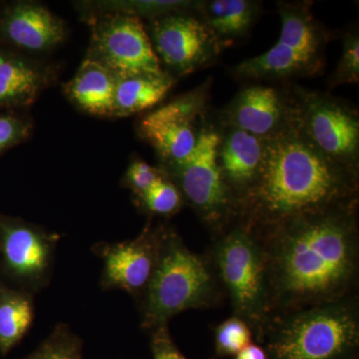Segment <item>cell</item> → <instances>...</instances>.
<instances>
[{
  "mask_svg": "<svg viewBox=\"0 0 359 359\" xmlns=\"http://www.w3.org/2000/svg\"><path fill=\"white\" fill-rule=\"evenodd\" d=\"M264 139L236 128H224L218 149L219 169L237 210L256 182L263 162Z\"/></svg>",
  "mask_w": 359,
  "mask_h": 359,
  "instance_id": "cell-15",
  "label": "cell"
},
{
  "mask_svg": "<svg viewBox=\"0 0 359 359\" xmlns=\"http://www.w3.org/2000/svg\"><path fill=\"white\" fill-rule=\"evenodd\" d=\"M176 83V78L161 75L118 77L112 118H125L152 110L159 105Z\"/></svg>",
  "mask_w": 359,
  "mask_h": 359,
  "instance_id": "cell-19",
  "label": "cell"
},
{
  "mask_svg": "<svg viewBox=\"0 0 359 359\" xmlns=\"http://www.w3.org/2000/svg\"><path fill=\"white\" fill-rule=\"evenodd\" d=\"M117 79L109 68L86 57L63 91L68 100L86 114L112 118Z\"/></svg>",
  "mask_w": 359,
  "mask_h": 359,
  "instance_id": "cell-16",
  "label": "cell"
},
{
  "mask_svg": "<svg viewBox=\"0 0 359 359\" xmlns=\"http://www.w3.org/2000/svg\"><path fill=\"white\" fill-rule=\"evenodd\" d=\"M162 224L148 223L136 238L118 243H98L94 254L102 259L100 287L121 290L138 304L147 290L159 255Z\"/></svg>",
  "mask_w": 359,
  "mask_h": 359,
  "instance_id": "cell-12",
  "label": "cell"
},
{
  "mask_svg": "<svg viewBox=\"0 0 359 359\" xmlns=\"http://www.w3.org/2000/svg\"><path fill=\"white\" fill-rule=\"evenodd\" d=\"M359 82V37L358 33H347L339 65L330 78V86L358 84Z\"/></svg>",
  "mask_w": 359,
  "mask_h": 359,
  "instance_id": "cell-27",
  "label": "cell"
},
{
  "mask_svg": "<svg viewBox=\"0 0 359 359\" xmlns=\"http://www.w3.org/2000/svg\"><path fill=\"white\" fill-rule=\"evenodd\" d=\"M49 66L16 56H0V105L27 107L50 85Z\"/></svg>",
  "mask_w": 359,
  "mask_h": 359,
  "instance_id": "cell-17",
  "label": "cell"
},
{
  "mask_svg": "<svg viewBox=\"0 0 359 359\" xmlns=\"http://www.w3.org/2000/svg\"><path fill=\"white\" fill-rule=\"evenodd\" d=\"M35 318L34 294L0 283V354L18 346Z\"/></svg>",
  "mask_w": 359,
  "mask_h": 359,
  "instance_id": "cell-21",
  "label": "cell"
},
{
  "mask_svg": "<svg viewBox=\"0 0 359 359\" xmlns=\"http://www.w3.org/2000/svg\"><path fill=\"white\" fill-rule=\"evenodd\" d=\"M210 85L182 94L139 120V134L155 149L160 168L176 166L192 154L205 126Z\"/></svg>",
  "mask_w": 359,
  "mask_h": 359,
  "instance_id": "cell-10",
  "label": "cell"
},
{
  "mask_svg": "<svg viewBox=\"0 0 359 359\" xmlns=\"http://www.w3.org/2000/svg\"><path fill=\"white\" fill-rule=\"evenodd\" d=\"M202 1H184V0H141V1H100L83 2L86 9L84 14L87 18L100 15L104 13H124L136 18L154 20L166 14L179 13V11H198Z\"/></svg>",
  "mask_w": 359,
  "mask_h": 359,
  "instance_id": "cell-23",
  "label": "cell"
},
{
  "mask_svg": "<svg viewBox=\"0 0 359 359\" xmlns=\"http://www.w3.org/2000/svg\"><path fill=\"white\" fill-rule=\"evenodd\" d=\"M134 203L144 214L163 218H170L178 214L186 204L181 191L166 175L145 193L134 197Z\"/></svg>",
  "mask_w": 359,
  "mask_h": 359,
  "instance_id": "cell-24",
  "label": "cell"
},
{
  "mask_svg": "<svg viewBox=\"0 0 359 359\" xmlns=\"http://www.w3.org/2000/svg\"><path fill=\"white\" fill-rule=\"evenodd\" d=\"M0 30L11 43L32 53L53 50L66 37L65 21L35 1L16 2L8 7Z\"/></svg>",
  "mask_w": 359,
  "mask_h": 359,
  "instance_id": "cell-14",
  "label": "cell"
},
{
  "mask_svg": "<svg viewBox=\"0 0 359 359\" xmlns=\"http://www.w3.org/2000/svg\"><path fill=\"white\" fill-rule=\"evenodd\" d=\"M60 235L0 214V282L35 294L50 285Z\"/></svg>",
  "mask_w": 359,
  "mask_h": 359,
  "instance_id": "cell-7",
  "label": "cell"
},
{
  "mask_svg": "<svg viewBox=\"0 0 359 359\" xmlns=\"http://www.w3.org/2000/svg\"><path fill=\"white\" fill-rule=\"evenodd\" d=\"M164 176V172L159 167H153L145 161L135 159L125 172L122 184L131 191L133 197H138Z\"/></svg>",
  "mask_w": 359,
  "mask_h": 359,
  "instance_id": "cell-28",
  "label": "cell"
},
{
  "mask_svg": "<svg viewBox=\"0 0 359 359\" xmlns=\"http://www.w3.org/2000/svg\"><path fill=\"white\" fill-rule=\"evenodd\" d=\"M87 18L92 29L86 57L98 61L118 77L166 72L140 18L116 13Z\"/></svg>",
  "mask_w": 359,
  "mask_h": 359,
  "instance_id": "cell-9",
  "label": "cell"
},
{
  "mask_svg": "<svg viewBox=\"0 0 359 359\" xmlns=\"http://www.w3.org/2000/svg\"><path fill=\"white\" fill-rule=\"evenodd\" d=\"M259 6L250 0H211L201 2L198 13L224 49L249 35Z\"/></svg>",
  "mask_w": 359,
  "mask_h": 359,
  "instance_id": "cell-18",
  "label": "cell"
},
{
  "mask_svg": "<svg viewBox=\"0 0 359 359\" xmlns=\"http://www.w3.org/2000/svg\"><path fill=\"white\" fill-rule=\"evenodd\" d=\"M32 131L33 122L27 118L0 116V152L25 141Z\"/></svg>",
  "mask_w": 359,
  "mask_h": 359,
  "instance_id": "cell-29",
  "label": "cell"
},
{
  "mask_svg": "<svg viewBox=\"0 0 359 359\" xmlns=\"http://www.w3.org/2000/svg\"><path fill=\"white\" fill-rule=\"evenodd\" d=\"M0 283H1V282H0Z\"/></svg>",
  "mask_w": 359,
  "mask_h": 359,
  "instance_id": "cell-32",
  "label": "cell"
},
{
  "mask_svg": "<svg viewBox=\"0 0 359 359\" xmlns=\"http://www.w3.org/2000/svg\"><path fill=\"white\" fill-rule=\"evenodd\" d=\"M235 359H268V354L263 346L252 341L240 353L236 354Z\"/></svg>",
  "mask_w": 359,
  "mask_h": 359,
  "instance_id": "cell-31",
  "label": "cell"
},
{
  "mask_svg": "<svg viewBox=\"0 0 359 359\" xmlns=\"http://www.w3.org/2000/svg\"><path fill=\"white\" fill-rule=\"evenodd\" d=\"M259 344L268 359H358L359 297L276 314Z\"/></svg>",
  "mask_w": 359,
  "mask_h": 359,
  "instance_id": "cell-4",
  "label": "cell"
},
{
  "mask_svg": "<svg viewBox=\"0 0 359 359\" xmlns=\"http://www.w3.org/2000/svg\"><path fill=\"white\" fill-rule=\"evenodd\" d=\"M294 116V96L273 87L255 85L238 92L222 112L221 121L224 128L269 138L285 128Z\"/></svg>",
  "mask_w": 359,
  "mask_h": 359,
  "instance_id": "cell-13",
  "label": "cell"
},
{
  "mask_svg": "<svg viewBox=\"0 0 359 359\" xmlns=\"http://www.w3.org/2000/svg\"><path fill=\"white\" fill-rule=\"evenodd\" d=\"M254 341L252 328L244 320L233 316L219 323L214 330L215 355L230 358Z\"/></svg>",
  "mask_w": 359,
  "mask_h": 359,
  "instance_id": "cell-26",
  "label": "cell"
},
{
  "mask_svg": "<svg viewBox=\"0 0 359 359\" xmlns=\"http://www.w3.org/2000/svg\"><path fill=\"white\" fill-rule=\"evenodd\" d=\"M169 323L150 332V348L153 359H189L176 346L170 334Z\"/></svg>",
  "mask_w": 359,
  "mask_h": 359,
  "instance_id": "cell-30",
  "label": "cell"
},
{
  "mask_svg": "<svg viewBox=\"0 0 359 359\" xmlns=\"http://www.w3.org/2000/svg\"><path fill=\"white\" fill-rule=\"evenodd\" d=\"M21 359H85L83 341L65 323H58L32 353Z\"/></svg>",
  "mask_w": 359,
  "mask_h": 359,
  "instance_id": "cell-25",
  "label": "cell"
},
{
  "mask_svg": "<svg viewBox=\"0 0 359 359\" xmlns=\"http://www.w3.org/2000/svg\"><path fill=\"white\" fill-rule=\"evenodd\" d=\"M295 115L299 126L323 155L358 173V111L320 92L297 88Z\"/></svg>",
  "mask_w": 359,
  "mask_h": 359,
  "instance_id": "cell-8",
  "label": "cell"
},
{
  "mask_svg": "<svg viewBox=\"0 0 359 359\" xmlns=\"http://www.w3.org/2000/svg\"><path fill=\"white\" fill-rule=\"evenodd\" d=\"M318 66L276 42L269 50L247 59L233 68L235 76L244 79H285L316 70Z\"/></svg>",
  "mask_w": 359,
  "mask_h": 359,
  "instance_id": "cell-22",
  "label": "cell"
},
{
  "mask_svg": "<svg viewBox=\"0 0 359 359\" xmlns=\"http://www.w3.org/2000/svg\"><path fill=\"white\" fill-rule=\"evenodd\" d=\"M219 142L221 132L205 125L192 154L176 166L159 167L176 184L186 204L193 208L212 237L237 219V205L219 169Z\"/></svg>",
  "mask_w": 359,
  "mask_h": 359,
  "instance_id": "cell-6",
  "label": "cell"
},
{
  "mask_svg": "<svg viewBox=\"0 0 359 359\" xmlns=\"http://www.w3.org/2000/svg\"><path fill=\"white\" fill-rule=\"evenodd\" d=\"M207 256L211 261L233 316L244 320L259 344L271 318L268 259L263 242L235 222L226 231L212 237Z\"/></svg>",
  "mask_w": 359,
  "mask_h": 359,
  "instance_id": "cell-5",
  "label": "cell"
},
{
  "mask_svg": "<svg viewBox=\"0 0 359 359\" xmlns=\"http://www.w3.org/2000/svg\"><path fill=\"white\" fill-rule=\"evenodd\" d=\"M224 297L207 255L189 249L173 226L162 224L155 271L137 304L141 328L151 332L189 309L218 306Z\"/></svg>",
  "mask_w": 359,
  "mask_h": 359,
  "instance_id": "cell-3",
  "label": "cell"
},
{
  "mask_svg": "<svg viewBox=\"0 0 359 359\" xmlns=\"http://www.w3.org/2000/svg\"><path fill=\"white\" fill-rule=\"evenodd\" d=\"M358 205L294 219L259 238L271 316L358 295Z\"/></svg>",
  "mask_w": 359,
  "mask_h": 359,
  "instance_id": "cell-1",
  "label": "cell"
},
{
  "mask_svg": "<svg viewBox=\"0 0 359 359\" xmlns=\"http://www.w3.org/2000/svg\"><path fill=\"white\" fill-rule=\"evenodd\" d=\"M278 13L282 22L278 43L318 66L325 34L313 20L308 4L280 2Z\"/></svg>",
  "mask_w": 359,
  "mask_h": 359,
  "instance_id": "cell-20",
  "label": "cell"
},
{
  "mask_svg": "<svg viewBox=\"0 0 359 359\" xmlns=\"http://www.w3.org/2000/svg\"><path fill=\"white\" fill-rule=\"evenodd\" d=\"M197 13L179 11L149 20L146 30L153 49L162 68L174 78L212 65L223 50Z\"/></svg>",
  "mask_w": 359,
  "mask_h": 359,
  "instance_id": "cell-11",
  "label": "cell"
},
{
  "mask_svg": "<svg viewBox=\"0 0 359 359\" xmlns=\"http://www.w3.org/2000/svg\"><path fill=\"white\" fill-rule=\"evenodd\" d=\"M358 205V173L337 164L302 132L297 115L264 139L256 182L238 205L237 219L257 238L313 215Z\"/></svg>",
  "mask_w": 359,
  "mask_h": 359,
  "instance_id": "cell-2",
  "label": "cell"
}]
</instances>
